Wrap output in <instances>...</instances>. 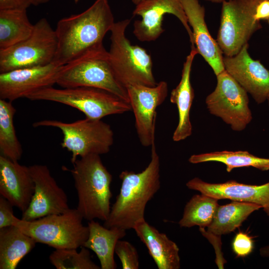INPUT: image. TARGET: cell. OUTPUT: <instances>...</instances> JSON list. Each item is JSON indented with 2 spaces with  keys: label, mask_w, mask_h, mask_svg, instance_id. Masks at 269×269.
Segmentation results:
<instances>
[{
  "label": "cell",
  "mask_w": 269,
  "mask_h": 269,
  "mask_svg": "<svg viewBox=\"0 0 269 269\" xmlns=\"http://www.w3.org/2000/svg\"><path fill=\"white\" fill-rule=\"evenodd\" d=\"M115 22L108 0H96L83 12L61 18L55 29L57 46L52 62L63 66L103 44Z\"/></svg>",
  "instance_id": "1"
},
{
  "label": "cell",
  "mask_w": 269,
  "mask_h": 269,
  "mask_svg": "<svg viewBox=\"0 0 269 269\" xmlns=\"http://www.w3.org/2000/svg\"><path fill=\"white\" fill-rule=\"evenodd\" d=\"M119 177L122 181L120 192L104 226L127 230L145 219L146 204L160 187V158L155 143L151 146L150 161L143 170L138 173L124 170Z\"/></svg>",
  "instance_id": "2"
},
{
  "label": "cell",
  "mask_w": 269,
  "mask_h": 269,
  "mask_svg": "<svg viewBox=\"0 0 269 269\" xmlns=\"http://www.w3.org/2000/svg\"><path fill=\"white\" fill-rule=\"evenodd\" d=\"M72 164L69 171L77 194L76 209L84 219L106 221L111 207V173L98 154L80 157Z\"/></svg>",
  "instance_id": "3"
},
{
  "label": "cell",
  "mask_w": 269,
  "mask_h": 269,
  "mask_svg": "<svg viewBox=\"0 0 269 269\" xmlns=\"http://www.w3.org/2000/svg\"><path fill=\"white\" fill-rule=\"evenodd\" d=\"M56 84L63 88L86 87L104 90L129 103L127 89L115 76L109 52L103 43L62 66Z\"/></svg>",
  "instance_id": "4"
},
{
  "label": "cell",
  "mask_w": 269,
  "mask_h": 269,
  "mask_svg": "<svg viewBox=\"0 0 269 269\" xmlns=\"http://www.w3.org/2000/svg\"><path fill=\"white\" fill-rule=\"evenodd\" d=\"M129 19L115 22L110 32L109 52L111 66L118 81L126 88L131 85L154 86L150 55L143 48L133 45L126 35Z\"/></svg>",
  "instance_id": "5"
},
{
  "label": "cell",
  "mask_w": 269,
  "mask_h": 269,
  "mask_svg": "<svg viewBox=\"0 0 269 269\" xmlns=\"http://www.w3.org/2000/svg\"><path fill=\"white\" fill-rule=\"evenodd\" d=\"M76 208L64 213L49 215L32 221L16 218L13 226L32 238L36 243L55 249L83 247L89 235L88 226Z\"/></svg>",
  "instance_id": "6"
},
{
  "label": "cell",
  "mask_w": 269,
  "mask_h": 269,
  "mask_svg": "<svg viewBox=\"0 0 269 269\" xmlns=\"http://www.w3.org/2000/svg\"><path fill=\"white\" fill-rule=\"evenodd\" d=\"M26 98L63 104L82 112L86 118L94 120L132 111L129 102L107 91L92 87L57 89L48 87L32 93Z\"/></svg>",
  "instance_id": "7"
},
{
  "label": "cell",
  "mask_w": 269,
  "mask_h": 269,
  "mask_svg": "<svg viewBox=\"0 0 269 269\" xmlns=\"http://www.w3.org/2000/svg\"><path fill=\"white\" fill-rule=\"evenodd\" d=\"M33 127L59 129L63 135L61 146L71 152L72 163L78 157L107 153L114 143L113 131L102 120L86 118L72 123L44 120L34 122Z\"/></svg>",
  "instance_id": "8"
},
{
  "label": "cell",
  "mask_w": 269,
  "mask_h": 269,
  "mask_svg": "<svg viewBox=\"0 0 269 269\" xmlns=\"http://www.w3.org/2000/svg\"><path fill=\"white\" fill-rule=\"evenodd\" d=\"M57 46L55 30L45 18L34 25L26 39L0 50V73L16 69L44 66L52 62Z\"/></svg>",
  "instance_id": "9"
},
{
  "label": "cell",
  "mask_w": 269,
  "mask_h": 269,
  "mask_svg": "<svg viewBox=\"0 0 269 269\" xmlns=\"http://www.w3.org/2000/svg\"><path fill=\"white\" fill-rule=\"evenodd\" d=\"M259 0H228L222 2L217 42L226 56L236 55L252 35L262 28L255 18Z\"/></svg>",
  "instance_id": "10"
},
{
  "label": "cell",
  "mask_w": 269,
  "mask_h": 269,
  "mask_svg": "<svg viewBox=\"0 0 269 269\" xmlns=\"http://www.w3.org/2000/svg\"><path fill=\"white\" fill-rule=\"evenodd\" d=\"M216 76V87L206 99L207 108L233 131H243L252 120L247 92L225 70Z\"/></svg>",
  "instance_id": "11"
},
{
  "label": "cell",
  "mask_w": 269,
  "mask_h": 269,
  "mask_svg": "<svg viewBox=\"0 0 269 269\" xmlns=\"http://www.w3.org/2000/svg\"><path fill=\"white\" fill-rule=\"evenodd\" d=\"M127 89L139 141L143 146L151 147L155 143L156 108L167 96V83L161 81L154 86L133 85Z\"/></svg>",
  "instance_id": "12"
},
{
  "label": "cell",
  "mask_w": 269,
  "mask_h": 269,
  "mask_svg": "<svg viewBox=\"0 0 269 269\" xmlns=\"http://www.w3.org/2000/svg\"><path fill=\"white\" fill-rule=\"evenodd\" d=\"M166 14H171L179 20L189 36L191 48H195L192 31L181 0H143L136 5L133 14L141 19L134 23V35L142 42L156 40L164 31L162 22Z\"/></svg>",
  "instance_id": "13"
},
{
  "label": "cell",
  "mask_w": 269,
  "mask_h": 269,
  "mask_svg": "<svg viewBox=\"0 0 269 269\" xmlns=\"http://www.w3.org/2000/svg\"><path fill=\"white\" fill-rule=\"evenodd\" d=\"M34 183V192L21 219L32 221L52 214L65 212L70 208L67 196L52 176L45 165L33 164L29 166Z\"/></svg>",
  "instance_id": "14"
},
{
  "label": "cell",
  "mask_w": 269,
  "mask_h": 269,
  "mask_svg": "<svg viewBox=\"0 0 269 269\" xmlns=\"http://www.w3.org/2000/svg\"><path fill=\"white\" fill-rule=\"evenodd\" d=\"M61 66L51 62L0 73V99L12 102L21 98H26L41 89L53 86L56 84Z\"/></svg>",
  "instance_id": "15"
},
{
  "label": "cell",
  "mask_w": 269,
  "mask_h": 269,
  "mask_svg": "<svg viewBox=\"0 0 269 269\" xmlns=\"http://www.w3.org/2000/svg\"><path fill=\"white\" fill-rule=\"evenodd\" d=\"M248 48L247 43L236 55L223 57L224 66L256 103L262 104L269 95V70L250 56Z\"/></svg>",
  "instance_id": "16"
},
{
  "label": "cell",
  "mask_w": 269,
  "mask_h": 269,
  "mask_svg": "<svg viewBox=\"0 0 269 269\" xmlns=\"http://www.w3.org/2000/svg\"><path fill=\"white\" fill-rule=\"evenodd\" d=\"M186 185L190 189L218 200L230 199L258 204L269 217V182L260 185L246 184L235 180L210 183L195 177L189 180Z\"/></svg>",
  "instance_id": "17"
},
{
  "label": "cell",
  "mask_w": 269,
  "mask_h": 269,
  "mask_svg": "<svg viewBox=\"0 0 269 269\" xmlns=\"http://www.w3.org/2000/svg\"><path fill=\"white\" fill-rule=\"evenodd\" d=\"M35 185L29 166L0 155V194L22 213L28 208Z\"/></svg>",
  "instance_id": "18"
},
{
  "label": "cell",
  "mask_w": 269,
  "mask_h": 269,
  "mask_svg": "<svg viewBox=\"0 0 269 269\" xmlns=\"http://www.w3.org/2000/svg\"><path fill=\"white\" fill-rule=\"evenodd\" d=\"M181 1L192 31L195 46L198 53L217 76L225 70L223 53L208 29L205 20V8L198 0H181Z\"/></svg>",
  "instance_id": "19"
},
{
  "label": "cell",
  "mask_w": 269,
  "mask_h": 269,
  "mask_svg": "<svg viewBox=\"0 0 269 269\" xmlns=\"http://www.w3.org/2000/svg\"><path fill=\"white\" fill-rule=\"evenodd\" d=\"M133 229L145 245L158 269H179V249L166 234L160 233L145 220L137 222Z\"/></svg>",
  "instance_id": "20"
},
{
  "label": "cell",
  "mask_w": 269,
  "mask_h": 269,
  "mask_svg": "<svg viewBox=\"0 0 269 269\" xmlns=\"http://www.w3.org/2000/svg\"><path fill=\"white\" fill-rule=\"evenodd\" d=\"M197 54L198 52L196 47L191 48L183 63L180 82L170 94V101L176 105L178 112V125L172 136L174 141L184 140L192 134L190 111L194 92L190 82V75L193 61Z\"/></svg>",
  "instance_id": "21"
},
{
  "label": "cell",
  "mask_w": 269,
  "mask_h": 269,
  "mask_svg": "<svg viewBox=\"0 0 269 269\" xmlns=\"http://www.w3.org/2000/svg\"><path fill=\"white\" fill-rule=\"evenodd\" d=\"M89 235L83 244L97 256L102 269H115V248L119 240L126 235V230L118 227L108 228L93 220L88 223Z\"/></svg>",
  "instance_id": "22"
},
{
  "label": "cell",
  "mask_w": 269,
  "mask_h": 269,
  "mask_svg": "<svg viewBox=\"0 0 269 269\" xmlns=\"http://www.w3.org/2000/svg\"><path fill=\"white\" fill-rule=\"evenodd\" d=\"M36 242L15 226L0 228V269H15Z\"/></svg>",
  "instance_id": "23"
},
{
  "label": "cell",
  "mask_w": 269,
  "mask_h": 269,
  "mask_svg": "<svg viewBox=\"0 0 269 269\" xmlns=\"http://www.w3.org/2000/svg\"><path fill=\"white\" fill-rule=\"evenodd\" d=\"M254 203L235 201L219 205L207 232L221 236L234 231L254 211L261 208Z\"/></svg>",
  "instance_id": "24"
},
{
  "label": "cell",
  "mask_w": 269,
  "mask_h": 269,
  "mask_svg": "<svg viewBox=\"0 0 269 269\" xmlns=\"http://www.w3.org/2000/svg\"><path fill=\"white\" fill-rule=\"evenodd\" d=\"M34 25L26 9L0 10V50L6 49L28 38Z\"/></svg>",
  "instance_id": "25"
},
{
  "label": "cell",
  "mask_w": 269,
  "mask_h": 269,
  "mask_svg": "<svg viewBox=\"0 0 269 269\" xmlns=\"http://www.w3.org/2000/svg\"><path fill=\"white\" fill-rule=\"evenodd\" d=\"M188 161L193 164L209 161L221 162L226 165L228 172L235 168L251 166L262 171L269 170V158L256 156L247 151L224 150L193 154Z\"/></svg>",
  "instance_id": "26"
},
{
  "label": "cell",
  "mask_w": 269,
  "mask_h": 269,
  "mask_svg": "<svg viewBox=\"0 0 269 269\" xmlns=\"http://www.w3.org/2000/svg\"><path fill=\"white\" fill-rule=\"evenodd\" d=\"M15 112L11 102L0 99V155L18 161L23 150L14 126Z\"/></svg>",
  "instance_id": "27"
},
{
  "label": "cell",
  "mask_w": 269,
  "mask_h": 269,
  "mask_svg": "<svg viewBox=\"0 0 269 269\" xmlns=\"http://www.w3.org/2000/svg\"><path fill=\"white\" fill-rule=\"evenodd\" d=\"M218 201V199L202 193L193 195L185 206L182 217L178 222L180 227H208L219 206Z\"/></svg>",
  "instance_id": "28"
},
{
  "label": "cell",
  "mask_w": 269,
  "mask_h": 269,
  "mask_svg": "<svg viewBox=\"0 0 269 269\" xmlns=\"http://www.w3.org/2000/svg\"><path fill=\"white\" fill-rule=\"evenodd\" d=\"M55 249L49 256V261L57 269H100L92 260L88 249Z\"/></svg>",
  "instance_id": "29"
},
{
  "label": "cell",
  "mask_w": 269,
  "mask_h": 269,
  "mask_svg": "<svg viewBox=\"0 0 269 269\" xmlns=\"http://www.w3.org/2000/svg\"><path fill=\"white\" fill-rule=\"evenodd\" d=\"M115 253L119 258L123 269H138L139 256L136 248L130 242L119 240Z\"/></svg>",
  "instance_id": "30"
},
{
  "label": "cell",
  "mask_w": 269,
  "mask_h": 269,
  "mask_svg": "<svg viewBox=\"0 0 269 269\" xmlns=\"http://www.w3.org/2000/svg\"><path fill=\"white\" fill-rule=\"evenodd\" d=\"M232 248L237 258H244L253 252L254 241L247 233L240 231L233 239Z\"/></svg>",
  "instance_id": "31"
},
{
  "label": "cell",
  "mask_w": 269,
  "mask_h": 269,
  "mask_svg": "<svg viewBox=\"0 0 269 269\" xmlns=\"http://www.w3.org/2000/svg\"><path fill=\"white\" fill-rule=\"evenodd\" d=\"M14 207L3 197H0V228L13 226L16 219L13 211Z\"/></svg>",
  "instance_id": "32"
},
{
  "label": "cell",
  "mask_w": 269,
  "mask_h": 269,
  "mask_svg": "<svg viewBox=\"0 0 269 269\" xmlns=\"http://www.w3.org/2000/svg\"><path fill=\"white\" fill-rule=\"evenodd\" d=\"M33 0H0V9H27Z\"/></svg>",
  "instance_id": "33"
},
{
  "label": "cell",
  "mask_w": 269,
  "mask_h": 269,
  "mask_svg": "<svg viewBox=\"0 0 269 269\" xmlns=\"http://www.w3.org/2000/svg\"><path fill=\"white\" fill-rule=\"evenodd\" d=\"M255 18L257 20L269 18V0H263L260 2L256 8Z\"/></svg>",
  "instance_id": "34"
},
{
  "label": "cell",
  "mask_w": 269,
  "mask_h": 269,
  "mask_svg": "<svg viewBox=\"0 0 269 269\" xmlns=\"http://www.w3.org/2000/svg\"><path fill=\"white\" fill-rule=\"evenodd\" d=\"M260 255L269 259V244L262 247L260 250Z\"/></svg>",
  "instance_id": "35"
},
{
  "label": "cell",
  "mask_w": 269,
  "mask_h": 269,
  "mask_svg": "<svg viewBox=\"0 0 269 269\" xmlns=\"http://www.w3.org/2000/svg\"><path fill=\"white\" fill-rule=\"evenodd\" d=\"M50 0H33V5H38L47 2ZM75 2H77L79 0H74Z\"/></svg>",
  "instance_id": "36"
},
{
  "label": "cell",
  "mask_w": 269,
  "mask_h": 269,
  "mask_svg": "<svg viewBox=\"0 0 269 269\" xmlns=\"http://www.w3.org/2000/svg\"><path fill=\"white\" fill-rule=\"evenodd\" d=\"M205 0L210 1L212 2H215V3H220V2H222L224 0Z\"/></svg>",
  "instance_id": "37"
},
{
  "label": "cell",
  "mask_w": 269,
  "mask_h": 269,
  "mask_svg": "<svg viewBox=\"0 0 269 269\" xmlns=\"http://www.w3.org/2000/svg\"><path fill=\"white\" fill-rule=\"evenodd\" d=\"M132 2L135 5L140 3L141 1L143 0H131Z\"/></svg>",
  "instance_id": "38"
},
{
  "label": "cell",
  "mask_w": 269,
  "mask_h": 269,
  "mask_svg": "<svg viewBox=\"0 0 269 269\" xmlns=\"http://www.w3.org/2000/svg\"><path fill=\"white\" fill-rule=\"evenodd\" d=\"M267 100L268 101V105H269V96H268V97L267 98Z\"/></svg>",
  "instance_id": "39"
},
{
  "label": "cell",
  "mask_w": 269,
  "mask_h": 269,
  "mask_svg": "<svg viewBox=\"0 0 269 269\" xmlns=\"http://www.w3.org/2000/svg\"><path fill=\"white\" fill-rule=\"evenodd\" d=\"M260 0V1H262V0Z\"/></svg>",
  "instance_id": "40"
},
{
  "label": "cell",
  "mask_w": 269,
  "mask_h": 269,
  "mask_svg": "<svg viewBox=\"0 0 269 269\" xmlns=\"http://www.w3.org/2000/svg\"></svg>",
  "instance_id": "41"
}]
</instances>
